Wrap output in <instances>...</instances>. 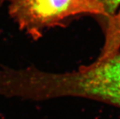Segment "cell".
<instances>
[{
	"mask_svg": "<svg viewBox=\"0 0 120 119\" xmlns=\"http://www.w3.org/2000/svg\"><path fill=\"white\" fill-rule=\"evenodd\" d=\"M120 50V9L109 17L105 42L101 52L96 61H103Z\"/></svg>",
	"mask_w": 120,
	"mask_h": 119,
	"instance_id": "3957f363",
	"label": "cell"
},
{
	"mask_svg": "<svg viewBox=\"0 0 120 119\" xmlns=\"http://www.w3.org/2000/svg\"><path fill=\"white\" fill-rule=\"evenodd\" d=\"M9 14L19 29L33 40L48 28L63 24L71 17L95 14L108 17L96 0H7Z\"/></svg>",
	"mask_w": 120,
	"mask_h": 119,
	"instance_id": "7a4b0ae2",
	"label": "cell"
},
{
	"mask_svg": "<svg viewBox=\"0 0 120 119\" xmlns=\"http://www.w3.org/2000/svg\"><path fill=\"white\" fill-rule=\"evenodd\" d=\"M12 88L17 98L23 99L38 101L75 97L120 108V50L105 60L69 72L19 69L13 76Z\"/></svg>",
	"mask_w": 120,
	"mask_h": 119,
	"instance_id": "6da1fadb",
	"label": "cell"
},
{
	"mask_svg": "<svg viewBox=\"0 0 120 119\" xmlns=\"http://www.w3.org/2000/svg\"><path fill=\"white\" fill-rule=\"evenodd\" d=\"M5 0H0V6H2V4L4 2Z\"/></svg>",
	"mask_w": 120,
	"mask_h": 119,
	"instance_id": "5b68a950",
	"label": "cell"
},
{
	"mask_svg": "<svg viewBox=\"0 0 120 119\" xmlns=\"http://www.w3.org/2000/svg\"><path fill=\"white\" fill-rule=\"evenodd\" d=\"M96 1L102 4L108 15V18L116 13V10L120 5V0H96Z\"/></svg>",
	"mask_w": 120,
	"mask_h": 119,
	"instance_id": "277c9868",
	"label": "cell"
}]
</instances>
